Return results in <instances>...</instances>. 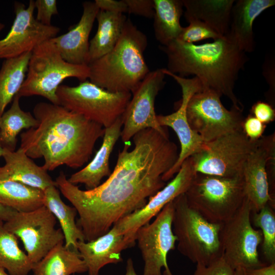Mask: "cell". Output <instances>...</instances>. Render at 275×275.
I'll use <instances>...</instances> for the list:
<instances>
[{
    "instance_id": "6da1fadb",
    "label": "cell",
    "mask_w": 275,
    "mask_h": 275,
    "mask_svg": "<svg viewBox=\"0 0 275 275\" xmlns=\"http://www.w3.org/2000/svg\"><path fill=\"white\" fill-rule=\"evenodd\" d=\"M134 148L125 144L119 151L112 173L97 187L80 189L70 183L63 172L55 180L57 187L79 215L77 226L85 241L107 233L120 219L143 208L163 188L162 179L176 161V145L168 135L147 128L132 138Z\"/></svg>"
},
{
    "instance_id": "7a4b0ae2",
    "label": "cell",
    "mask_w": 275,
    "mask_h": 275,
    "mask_svg": "<svg viewBox=\"0 0 275 275\" xmlns=\"http://www.w3.org/2000/svg\"><path fill=\"white\" fill-rule=\"evenodd\" d=\"M33 114L38 125L21 133L20 147L31 158H43L47 171L62 165L82 167L104 133L101 125L60 105L38 103Z\"/></svg>"
},
{
    "instance_id": "3957f363",
    "label": "cell",
    "mask_w": 275,
    "mask_h": 275,
    "mask_svg": "<svg viewBox=\"0 0 275 275\" xmlns=\"http://www.w3.org/2000/svg\"><path fill=\"white\" fill-rule=\"evenodd\" d=\"M159 47L167 57L168 71L182 77L195 75L202 90L210 89L224 95L232 106L243 109L234 89L239 73L249 59L226 37L200 45L176 40Z\"/></svg>"
},
{
    "instance_id": "277c9868",
    "label": "cell",
    "mask_w": 275,
    "mask_h": 275,
    "mask_svg": "<svg viewBox=\"0 0 275 275\" xmlns=\"http://www.w3.org/2000/svg\"><path fill=\"white\" fill-rule=\"evenodd\" d=\"M147 44L146 35L127 18L115 47L88 64L89 80L110 92L132 94L150 72L144 57Z\"/></svg>"
},
{
    "instance_id": "5b68a950",
    "label": "cell",
    "mask_w": 275,
    "mask_h": 275,
    "mask_svg": "<svg viewBox=\"0 0 275 275\" xmlns=\"http://www.w3.org/2000/svg\"><path fill=\"white\" fill-rule=\"evenodd\" d=\"M173 203L172 230L178 251L196 264L208 265L222 257L219 233L223 223L206 220L188 205L184 194Z\"/></svg>"
},
{
    "instance_id": "8992f818",
    "label": "cell",
    "mask_w": 275,
    "mask_h": 275,
    "mask_svg": "<svg viewBox=\"0 0 275 275\" xmlns=\"http://www.w3.org/2000/svg\"><path fill=\"white\" fill-rule=\"evenodd\" d=\"M89 68L86 65H74L65 61L50 40L37 46L32 52L25 80L17 95L21 97L37 95L59 105L57 91L63 80L76 78L88 80Z\"/></svg>"
},
{
    "instance_id": "52a82bcc",
    "label": "cell",
    "mask_w": 275,
    "mask_h": 275,
    "mask_svg": "<svg viewBox=\"0 0 275 275\" xmlns=\"http://www.w3.org/2000/svg\"><path fill=\"white\" fill-rule=\"evenodd\" d=\"M188 205L208 221L222 224L246 198L242 177H223L196 173L185 193Z\"/></svg>"
},
{
    "instance_id": "ba28073f",
    "label": "cell",
    "mask_w": 275,
    "mask_h": 275,
    "mask_svg": "<svg viewBox=\"0 0 275 275\" xmlns=\"http://www.w3.org/2000/svg\"><path fill=\"white\" fill-rule=\"evenodd\" d=\"M57 95L59 105L106 128L122 116L132 94L110 92L86 80L75 87L60 85Z\"/></svg>"
},
{
    "instance_id": "9c48e42d",
    "label": "cell",
    "mask_w": 275,
    "mask_h": 275,
    "mask_svg": "<svg viewBox=\"0 0 275 275\" xmlns=\"http://www.w3.org/2000/svg\"><path fill=\"white\" fill-rule=\"evenodd\" d=\"M258 140H250L240 130L204 143L202 148L190 157L194 169L196 173L204 174L242 177L244 163Z\"/></svg>"
},
{
    "instance_id": "30bf717a",
    "label": "cell",
    "mask_w": 275,
    "mask_h": 275,
    "mask_svg": "<svg viewBox=\"0 0 275 275\" xmlns=\"http://www.w3.org/2000/svg\"><path fill=\"white\" fill-rule=\"evenodd\" d=\"M252 208L246 198L236 212L222 224L219 238L222 256L234 270L262 267L258 249L262 241L260 229L254 228L251 222Z\"/></svg>"
},
{
    "instance_id": "8fae6325",
    "label": "cell",
    "mask_w": 275,
    "mask_h": 275,
    "mask_svg": "<svg viewBox=\"0 0 275 275\" xmlns=\"http://www.w3.org/2000/svg\"><path fill=\"white\" fill-rule=\"evenodd\" d=\"M221 95L210 89L194 94L186 107V117L191 128L204 143L223 135L242 130V111L232 106L227 109Z\"/></svg>"
},
{
    "instance_id": "7c38bea8",
    "label": "cell",
    "mask_w": 275,
    "mask_h": 275,
    "mask_svg": "<svg viewBox=\"0 0 275 275\" xmlns=\"http://www.w3.org/2000/svg\"><path fill=\"white\" fill-rule=\"evenodd\" d=\"M57 219L45 206L29 212L16 211L4 223L5 228L22 242L26 254L33 264L40 261L58 244L64 242Z\"/></svg>"
},
{
    "instance_id": "4fadbf2b",
    "label": "cell",
    "mask_w": 275,
    "mask_h": 275,
    "mask_svg": "<svg viewBox=\"0 0 275 275\" xmlns=\"http://www.w3.org/2000/svg\"><path fill=\"white\" fill-rule=\"evenodd\" d=\"M173 200L162 208L152 223L141 227L135 233V241L144 262L143 275H162V268L164 275H173L167 256L175 249L177 241L172 230Z\"/></svg>"
},
{
    "instance_id": "5bb4252c",
    "label": "cell",
    "mask_w": 275,
    "mask_h": 275,
    "mask_svg": "<svg viewBox=\"0 0 275 275\" xmlns=\"http://www.w3.org/2000/svg\"><path fill=\"white\" fill-rule=\"evenodd\" d=\"M166 75L162 68L150 71L132 93L122 116L120 137L123 142H128L136 133L147 128L168 135L164 127L158 122L154 107L155 98L166 84Z\"/></svg>"
},
{
    "instance_id": "9a60e30c",
    "label": "cell",
    "mask_w": 275,
    "mask_h": 275,
    "mask_svg": "<svg viewBox=\"0 0 275 275\" xmlns=\"http://www.w3.org/2000/svg\"><path fill=\"white\" fill-rule=\"evenodd\" d=\"M166 75L172 77L180 85L182 99L177 110L167 115H157L159 124L162 127H171L176 133L181 149L178 158L172 167L164 173L162 179L167 182L172 179L179 171L183 162L188 157L199 151L204 142L201 137L190 127L186 117V107L189 100L195 93L202 91L199 79L182 77L163 69Z\"/></svg>"
},
{
    "instance_id": "2e32d148",
    "label": "cell",
    "mask_w": 275,
    "mask_h": 275,
    "mask_svg": "<svg viewBox=\"0 0 275 275\" xmlns=\"http://www.w3.org/2000/svg\"><path fill=\"white\" fill-rule=\"evenodd\" d=\"M15 17L6 36L0 40V59H9L32 52L43 42L57 36L60 29L52 25H46L37 21L34 16V1L29 5L15 2Z\"/></svg>"
},
{
    "instance_id": "e0dca14e",
    "label": "cell",
    "mask_w": 275,
    "mask_h": 275,
    "mask_svg": "<svg viewBox=\"0 0 275 275\" xmlns=\"http://www.w3.org/2000/svg\"><path fill=\"white\" fill-rule=\"evenodd\" d=\"M196 174L189 157L183 162L175 177L151 197L145 206L120 219L113 226L134 246L137 230L150 223L168 203L185 194Z\"/></svg>"
},
{
    "instance_id": "ac0fdd59",
    "label": "cell",
    "mask_w": 275,
    "mask_h": 275,
    "mask_svg": "<svg viewBox=\"0 0 275 275\" xmlns=\"http://www.w3.org/2000/svg\"><path fill=\"white\" fill-rule=\"evenodd\" d=\"M275 153V135L262 136L246 159L242 171L245 196L257 212L267 204L274 208V198L270 194L266 171L268 159Z\"/></svg>"
},
{
    "instance_id": "d6986e66",
    "label": "cell",
    "mask_w": 275,
    "mask_h": 275,
    "mask_svg": "<svg viewBox=\"0 0 275 275\" xmlns=\"http://www.w3.org/2000/svg\"><path fill=\"white\" fill-rule=\"evenodd\" d=\"M83 11L78 22L66 33L50 39L62 58L74 65L89 64V36L99 10L95 2L82 3Z\"/></svg>"
},
{
    "instance_id": "ffe728a7",
    "label": "cell",
    "mask_w": 275,
    "mask_h": 275,
    "mask_svg": "<svg viewBox=\"0 0 275 275\" xmlns=\"http://www.w3.org/2000/svg\"><path fill=\"white\" fill-rule=\"evenodd\" d=\"M132 245L114 226L104 235L90 241H78L77 248L85 262L88 275H99L100 270L109 264L123 261L121 252Z\"/></svg>"
},
{
    "instance_id": "44dd1931",
    "label": "cell",
    "mask_w": 275,
    "mask_h": 275,
    "mask_svg": "<svg viewBox=\"0 0 275 275\" xmlns=\"http://www.w3.org/2000/svg\"><path fill=\"white\" fill-rule=\"evenodd\" d=\"M274 5V0L235 1L231 10L229 31L225 37L242 51H254V22L263 12Z\"/></svg>"
},
{
    "instance_id": "7402d4cb",
    "label": "cell",
    "mask_w": 275,
    "mask_h": 275,
    "mask_svg": "<svg viewBox=\"0 0 275 275\" xmlns=\"http://www.w3.org/2000/svg\"><path fill=\"white\" fill-rule=\"evenodd\" d=\"M122 126L123 117L121 116L111 126L104 128L102 145L95 156L85 167L67 179L70 183L74 185L84 184L87 190L92 189L101 184L103 177L111 175L109 158L121 136Z\"/></svg>"
},
{
    "instance_id": "603a6c76",
    "label": "cell",
    "mask_w": 275,
    "mask_h": 275,
    "mask_svg": "<svg viewBox=\"0 0 275 275\" xmlns=\"http://www.w3.org/2000/svg\"><path fill=\"white\" fill-rule=\"evenodd\" d=\"M3 157L5 164L0 167V180L18 181L43 191L49 186H57L47 171L36 164L21 148L14 151L4 149Z\"/></svg>"
},
{
    "instance_id": "cb8c5ba5",
    "label": "cell",
    "mask_w": 275,
    "mask_h": 275,
    "mask_svg": "<svg viewBox=\"0 0 275 275\" xmlns=\"http://www.w3.org/2000/svg\"><path fill=\"white\" fill-rule=\"evenodd\" d=\"M234 0H182L187 21L205 23L221 36L227 34Z\"/></svg>"
},
{
    "instance_id": "d4e9b609",
    "label": "cell",
    "mask_w": 275,
    "mask_h": 275,
    "mask_svg": "<svg viewBox=\"0 0 275 275\" xmlns=\"http://www.w3.org/2000/svg\"><path fill=\"white\" fill-rule=\"evenodd\" d=\"M96 19L98 29L89 41V63L105 55L115 47L127 18L122 13L99 10Z\"/></svg>"
},
{
    "instance_id": "484cf974",
    "label": "cell",
    "mask_w": 275,
    "mask_h": 275,
    "mask_svg": "<svg viewBox=\"0 0 275 275\" xmlns=\"http://www.w3.org/2000/svg\"><path fill=\"white\" fill-rule=\"evenodd\" d=\"M87 266L78 251L58 244L40 261L34 264V275H73L87 272Z\"/></svg>"
},
{
    "instance_id": "4316f807",
    "label": "cell",
    "mask_w": 275,
    "mask_h": 275,
    "mask_svg": "<svg viewBox=\"0 0 275 275\" xmlns=\"http://www.w3.org/2000/svg\"><path fill=\"white\" fill-rule=\"evenodd\" d=\"M43 192V205L59 221L64 236V245L78 251V242L85 241V239L81 229L75 222L77 213L76 209L67 205L62 201L56 185L48 187Z\"/></svg>"
},
{
    "instance_id": "83f0119b",
    "label": "cell",
    "mask_w": 275,
    "mask_h": 275,
    "mask_svg": "<svg viewBox=\"0 0 275 275\" xmlns=\"http://www.w3.org/2000/svg\"><path fill=\"white\" fill-rule=\"evenodd\" d=\"M153 29L156 40L167 46L177 40L183 28L180 18L183 13L182 0H153Z\"/></svg>"
},
{
    "instance_id": "f1b7e54d",
    "label": "cell",
    "mask_w": 275,
    "mask_h": 275,
    "mask_svg": "<svg viewBox=\"0 0 275 275\" xmlns=\"http://www.w3.org/2000/svg\"><path fill=\"white\" fill-rule=\"evenodd\" d=\"M32 52L5 59L3 62L0 69V117L25 80Z\"/></svg>"
},
{
    "instance_id": "f546056e",
    "label": "cell",
    "mask_w": 275,
    "mask_h": 275,
    "mask_svg": "<svg viewBox=\"0 0 275 275\" xmlns=\"http://www.w3.org/2000/svg\"><path fill=\"white\" fill-rule=\"evenodd\" d=\"M44 192L18 181L0 180V204L17 212H29L43 206Z\"/></svg>"
},
{
    "instance_id": "4dcf8cb0",
    "label": "cell",
    "mask_w": 275,
    "mask_h": 275,
    "mask_svg": "<svg viewBox=\"0 0 275 275\" xmlns=\"http://www.w3.org/2000/svg\"><path fill=\"white\" fill-rule=\"evenodd\" d=\"M20 98L16 94L10 108L0 117V144L3 149L10 151H15L17 136L21 130L36 127L38 125L34 115L21 108Z\"/></svg>"
},
{
    "instance_id": "1f68e13d",
    "label": "cell",
    "mask_w": 275,
    "mask_h": 275,
    "mask_svg": "<svg viewBox=\"0 0 275 275\" xmlns=\"http://www.w3.org/2000/svg\"><path fill=\"white\" fill-rule=\"evenodd\" d=\"M0 220V267L10 275H28L34 264L19 248L17 238Z\"/></svg>"
},
{
    "instance_id": "d6a6232c",
    "label": "cell",
    "mask_w": 275,
    "mask_h": 275,
    "mask_svg": "<svg viewBox=\"0 0 275 275\" xmlns=\"http://www.w3.org/2000/svg\"><path fill=\"white\" fill-rule=\"evenodd\" d=\"M269 204L259 211L251 212V222L262 234V253L267 264L275 263V214Z\"/></svg>"
},
{
    "instance_id": "836d02e7",
    "label": "cell",
    "mask_w": 275,
    "mask_h": 275,
    "mask_svg": "<svg viewBox=\"0 0 275 275\" xmlns=\"http://www.w3.org/2000/svg\"><path fill=\"white\" fill-rule=\"evenodd\" d=\"M188 22L189 25L183 28L177 40L184 43L194 44L206 39H212L215 40L223 37L202 21L192 19Z\"/></svg>"
},
{
    "instance_id": "e575fe53",
    "label": "cell",
    "mask_w": 275,
    "mask_h": 275,
    "mask_svg": "<svg viewBox=\"0 0 275 275\" xmlns=\"http://www.w3.org/2000/svg\"><path fill=\"white\" fill-rule=\"evenodd\" d=\"M194 275H235V270L222 256L208 265L197 264Z\"/></svg>"
},
{
    "instance_id": "d590c367",
    "label": "cell",
    "mask_w": 275,
    "mask_h": 275,
    "mask_svg": "<svg viewBox=\"0 0 275 275\" xmlns=\"http://www.w3.org/2000/svg\"><path fill=\"white\" fill-rule=\"evenodd\" d=\"M34 5L37 12L36 19L43 24L51 25L53 15L58 14L56 0H37Z\"/></svg>"
},
{
    "instance_id": "8d00e7d4",
    "label": "cell",
    "mask_w": 275,
    "mask_h": 275,
    "mask_svg": "<svg viewBox=\"0 0 275 275\" xmlns=\"http://www.w3.org/2000/svg\"><path fill=\"white\" fill-rule=\"evenodd\" d=\"M266 127V124L251 114L244 119L242 125L243 132L252 141H256L262 138Z\"/></svg>"
},
{
    "instance_id": "74e56055",
    "label": "cell",
    "mask_w": 275,
    "mask_h": 275,
    "mask_svg": "<svg viewBox=\"0 0 275 275\" xmlns=\"http://www.w3.org/2000/svg\"><path fill=\"white\" fill-rule=\"evenodd\" d=\"M128 13L143 16L147 18H153L154 14L153 0H124Z\"/></svg>"
},
{
    "instance_id": "f35d334b",
    "label": "cell",
    "mask_w": 275,
    "mask_h": 275,
    "mask_svg": "<svg viewBox=\"0 0 275 275\" xmlns=\"http://www.w3.org/2000/svg\"><path fill=\"white\" fill-rule=\"evenodd\" d=\"M251 115L266 125L275 119V110L272 105L261 101H258L252 105Z\"/></svg>"
},
{
    "instance_id": "ab89813d",
    "label": "cell",
    "mask_w": 275,
    "mask_h": 275,
    "mask_svg": "<svg viewBox=\"0 0 275 275\" xmlns=\"http://www.w3.org/2000/svg\"><path fill=\"white\" fill-rule=\"evenodd\" d=\"M99 10L123 14L128 13V8L124 0H95Z\"/></svg>"
},
{
    "instance_id": "60d3db41",
    "label": "cell",
    "mask_w": 275,
    "mask_h": 275,
    "mask_svg": "<svg viewBox=\"0 0 275 275\" xmlns=\"http://www.w3.org/2000/svg\"><path fill=\"white\" fill-rule=\"evenodd\" d=\"M264 72L265 78L269 86V94L270 98L273 99V91L274 93V62L272 57L266 59L264 63Z\"/></svg>"
},
{
    "instance_id": "b9f144b4",
    "label": "cell",
    "mask_w": 275,
    "mask_h": 275,
    "mask_svg": "<svg viewBox=\"0 0 275 275\" xmlns=\"http://www.w3.org/2000/svg\"><path fill=\"white\" fill-rule=\"evenodd\" d=\"M248 275H275V263L246 270Z\"/></svg>"
},
{
    "instance_id": "7bdbcfd3",
    "label": "cell",
    "mask_w": 275,
    "mask_h": 275,
    "mask_svg": "<svg viewBox=\"0 0 275 275\" xmlns=\"http://www.w3.org/2000/svg\"><path fill=\"white\" fill-rule=\"evenodd\" d=\"M16 212V210L0 204V220L6 222Z\"/></svg>"
},
{
    "instance_id": "ee69618b",
    "label": "cell",
    "mask_w": 275,
    "mask_h": 275,
    "mask_svg": "<svg viewBox=\"0 0 275 275\" xmlns=\"http://www.w3.org/2000/svg\"><path fill=\"white\" fill-rule=\"evenodd\" d=\"M124 275H138L135 270L133 262L131 258L127 260L126 272Z\"/></svg>"
},
{
    "instance_id": "f6af8a7d",
    "label": "cell",
    "mask_w": 275,
    "mask_h": 275,
    "mask_svg": "<svg viewBox=\"0 0 275 275\" xmlns=\"http://www.w3.org/2000/svg\"><path fill=\"white\" fill-rule=\"evenodd\" d=\"M235 275H248V274L245 269L239 268L235 270Z\"/></svg>"
},
{
    "instance_id": "bcb514c9",
    "label": "cell",
    "mask_w": 275,
    "mask_h": 275,
    "mask_svg": "<svg viewBox=\"0 0 275 275\" xmlns=\"http://www.w3.org/2000/svg\"><path fill=\"white\" fill-rule=\"evenodd\" d=\"M0 275H10V274L7 273L4 269L0 267Z\"/></svg>"
},
{
    "instance_id": "7dc6e473",
    "label": "cell",
    "mask_w": 275,
    "mask_h": 275,
    "mask_svg": "<svg viewBox=\"0 0 275 275\" xmlns=\"http://www.w3.org/2000/svg\"><path fill=\"white\" fill-rule=\"evenodd\" d=\"M4 151V149L2 148L0 144V157L2 156L3 157Z\"/></svg>"
},
{
    "instance_id": "c3c4849f",
    "label": "cell",
    "mask_w": 275,
    "mask_h": 275,
    "mask_svg": "<svg viewBox=\"0 0 275 275\" xmlns=\"http://www.w3.org/2000/svg\"><path fill=\"white\" fill-rule=\"evenodd\" d=\"M4 27H5V25L0 22V32L4 28Z\"/></svg>"
},
{
    "instance_id": "681fc988",
    "label": "cell",
    "mask_w": 275,
    "mask_h": 275,
    "mask_svg": "<svg viewBox=\"0 0 275 275\" xmlns=\"http://www.w3.org/2000/svg\"><path fill=\"white\" fill-rule=\"evenodd\" d=\"M33 275H34V274H33Z\"/></svg>"
},
{
    "instance_id": "f907efd6",
    "label": "cell",
    "mask_w": 275,
    "mask_h": 275,
    "mask_svg": "<svg viewBox=\"0 0 275 275\" xmlns=\"http://www.w3.org/2000/svg\"><path fill=\"white\" fill-rule=\"evenodd\" d=\"M74 275V274H73Z\"/></svg>"
}]
</instances>
